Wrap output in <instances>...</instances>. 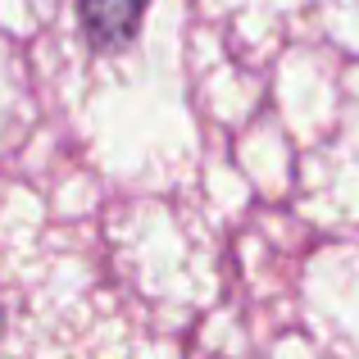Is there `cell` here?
Instances as JSON below:
<instances>
[{
  "mask_svg": "<svg viewBox=\"0 0 359 359\" xmlns=\"http://www.w3.org/2000/svg\"><path fill=\"white\" fill-rule=\"evenodd\" d=\"M78 9H82L87 41L96 50H123L141 27L146 0H78Z\"/></svg>",
  "mask_w": 359,
  "mask_h": 359,
  "instance_id": "6da1fadb",
  "label": "cell"
}]
</instances>
